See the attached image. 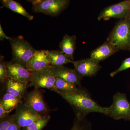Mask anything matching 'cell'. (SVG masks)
<instances>
[{
    "label": "cell",
    "instance_id": "2e32d148",
    "mask_svg": "<svg viewBox=\"0 0 130 130\" xmlns=\"http://www.w3.org/2000/svg\"><path fill=\"white\" fill-rule=\"evenodd\" d=\"M76 37L66 34L64 36L59 45L60 50L71 60H74V56L76 49Z\"/></svg>",
    "mask_w": 130,
    "mask_h": 130
},
{
    "label": "cell",
    "instance_id": "f1b7e54d",
    "mask_svg": "<svg viewBox=\"0 0 130 130\" xmlns=\"http://www.w3.org/2000/svg\"><path fill=\"white\" fill-rule=\"evenodd\" d=\"M26 1L28 2L32 3V5H33V4H35V3L40 1H41V0H26Z\"/></svg>",
    "mask_w": 130,
    "mask_h": 130
},
{
    "label": "cell",
    "instance_id": "d6986e66",
    "mask_svg": "<svg viewBox=\"0 0 130 130\" xmlns=\"http://www.w3.org/2000/svg\"><path fill=\"white\" fill-rule=\"evenodd\" d=\"M22 100L20 98L6 93L1 98L0 103L2 104L6 111L9 113L16 109L19 104L22 101Z\"/></svg>",
    "mask_w": 130,
    "mask_h": 130
},
{
    "label": "cell",
    "instance_id": "83f0119b",
    "mask_svg": "<svg viewBox=\"0 0 130 130\" xmlns=\"http://www.w3.org/2000/svg\"><path fill=\"white\" fill-rule=\"evenodd\" d=\"M21 127L13 122L10 125L7 130H21Z\"/></svg>",
    "mask_w": 130,
    "mask_h": 130
},
{
    "label": "cell",
    "instance_id": "f546056e",
    "mask_svg": "<svg viewBox=\"0 0 130 130\" xmlns=\"http://www.w3.org/2000/svg\"><path fill=\"white\" fill-rule=\"evenodd\" d=\"M129 51H130V47H129Z\"/></svg>",
    "mask_w": 130,
    "mask_h": 130
},
{
    "label": "cell",
    "instance_id": "9a60e30c",
    "mask_svg": "<svg viewBox=\"0 0 130 130\" xmlns=\"http://www.w3.org/2000/svg\"><path fill=\"white\" fill-rule=\"evenodd\" d=\"M119 51L116 47L107 41L91 53L90 58L100 62L107 59Z\"/></svg>",
    "mask_w": 130,
    "mask_h": 130
},
{
    "label": "cell",
    "instance_id": "4316f807",
    "mask_svg": "<svg viewBox=\"0 0 130 130\" xmlns=\"http://www.w3.org/2000/svg\"><path fill=\"white\" fill-rule=\"evenodd\" d=\"M11 37H9L6 35V33L4 32L1 25L0 24V40L3 41L5 40H8L9 41Z\"/></svg>",
    "mask_w": 130,
    "mask_h": 130
},
{
    "label": "cell",
    "instance_id": "30bf717a",
    "mask_svg": "<svg viewBox=\"0 0 130 130\" xmlns=\"http://www.w3.org/2000/svg\"><path fill=\"white\" fill-rule=\"evenodd\" d=\"M100 62L91 59L73 61L74 69L81 77H92L96 74L101 68Z\"/></svg>",
    "mask_w": 130,
    "mask_h": 130
},
{
    "label": "cell",
    "instance_id": "44dd1931",
    "mask_svg": "<svg viewBox=\"0 0 130 130\" xmlns=\"http://www.w3.org/2000/svg\"><path fill=\"white\" fill-rule=\"evenodd\" d=\"M70 130H93L92 125L86 118L75 115L73 124Z\"/></svg>",
    "mask_w": 130,
    "mask_h": 130
},
{
    "label": "cell",
    "instance_id": "3957f363",
    "mask_svg": "<svg viewBox=\"0 0 130 130\" xmlns=\"http://www.w3.org/2000/svg\"><path fill=\"white\" fill-rule=\"evenodd\" d=\"M107 41L119 50H129L130 46V18L120 19L110 32Z\"/></svg>",
    "mask_w": 130,
    "mask_h": 130
},
{
    "label": "cell",
    "instance_id": "5b68a950",
    "mask_svg": "<svg viewBox=\"0 0 130 130\" xmlns=\"http://www.w3.org/2000/svg\"><path fill=\"white\" fill-rule=\"evenodd\" d=\"M71 0H41L32 6V10L36 13H42L57 17L68 7Z\"/></svg>",
    "mask_w": 130,
    "mask_h": 130
},
{
    "label": "cell",
    "instance_id": "d4e9b609",
    "mask_svg": "<svg viewBox=\"0 0 130 130\" xmlns=\"http://www.w3.org/2000/svg\"><path fill=\"white\" fill-rule=\"evenodd\" d=\"M13 122L12 115L0 119V130H7L10 125Z\"/></svg>",
    "mask_w": 130,
    "mask_h": 130
},
{
    "label": "cell",
    "instance_id": "7402d4cb",
    "mask_svg": "<svg viewBox=\"0 0 130 130\" xmlns=\"http://www.w3.org/2000/svg\"><path fill=\"white\" fill-rule=\"evenodd\" d=\"M51 119L50 115L38 119L29 125L22 128L21 130H42L47 125Z\"/></svg>",
    "mask_w": 130,
    "mask_h": 130
},
{
    "label": "cell",
    "instance_id": "ffe728a7",
    "mask_svg": "<svg viewBox=\"0 0 130 130\" xmlns=\"http://www.w3.org/2000/svg\"><path fill=\"white\" fill-rule=\"evenodd\" d=\"M55 85L58 94L60 92L70 93L76 92L80 89L76 85L70 83L57 76H56Z\"/></svg>",
    "mask_w": 130,
    "mask_h": 130
},
{
    "label": "cell",
    "instance_id": "8fae6325",
    "mask_svg": "<svg viewBox=\"0 0 130 130\" xmlns=\"http://www.w3.org/2000/svg\"><path fill=\"white\" fill-rule=\"evenodd\" d=\"M55 75L70 83L77 86L81 85V76L75 69H72L64 66L55 67L50 66L48 67Z\"/></svg>",
    "mask_w": 130,
    "mask_h": 130
},
{
    "label": "cell",
    "instance_id": "4fadbf2b",
    "mask_svg": "<svg viewBox=\"0 0 130 130\" xmlns=\"http://www.w3.org/2000/svg\"><path fill=\"white\" fill-rule=\"evenodd\" d=\"M8 76L18 81L29 82L30 81L31 72L24 67L11 61L6 62Z\"/></svg>",
    "mask_w": 130,
    "mask_h": 130
},
{
    "label": "cell",
    "instance_id": "603a6c76",
    "mask_svg": "<svg viewBox=\"0 0 130 130\" xmlns=\"http://www.w3.org/2000/svg\"><path fill=\"white\" fill-rule=\"evenodd\" d=\"M4 56L0 55V82L3 84L8 77L6 61L4 60Z\"/></svg>",
    "mask_w": 130,
    "mask_h": 130
},
{
    "label": "cell",
    "instance_id": "7c38bea8",
    "mask_svg": "<svg viewBox=\"0 0 130 130\" xmlns=\"http://www.w3.org/2000/svg\"><path fill=\"white\" fill-rule=\"evenodd\" d=\"M50 66V59L46 50H37L28 61L26 68L31 72L47 68Z\"/></svg>",
    "mask_w": 130,
    "mask_h": 130
},
{
    "label": "cell",
    "instance_id": "ac0fdd59",
    "mask_svg": "<svg viewBox=\"0 0 130 130\" xmlns=\"http://www.w3.org/2000/svg\"><path fill=\"white\" fill-rule=\"evenodd\" d=\"M2 6L1 8H7L13 12L21 14L29 20H32L34 17L29 14L20 3L14 0H1Z\"/></svg>",
    "mask_w": 130,
    "mask_h": 130
},
{
    "label": "cell",
    "instance_id": "484cf974",
    "mask_svg": "<svg viewBox=\"0 0 130 130\" xmlns=\"http://www.w3.org/2000/svg\"><path fill=\"white\" fill-rule=\"evenodd\" d=\"M9 115L3 105L2 103H0V119L3 118Z\"/></svg>",
    "mask_w": 130,
    "mask_h": 130
},
{
    "label": "cell",
    "instance_id": "6da1fadb",
    "mask_svg": "<svg viewBox=\"0 0 130 130\" xmlns=\"http://www.w3.org/2000/svg\"><path fill=\"white\" fill-rule=\"evenodd\" d=\"M64 100L72 107L75 115L86 118L91 113H99L108 116V107H103L98 105L90 97L88 92L80 89L76 92L59 93Z\"/></svg>",
    "mask_w": 130,
    "mask_h": 130
},
{
    "label": "cell",
    "instance_id": "8992f818",
    "mask_svg": "<svg viewBox=\"0 0 130 130\" xmlns=\"http://www.w3.org/2000/svg\"><path fill=\"white\" fill-rule=\"evenodd\" d=\"M56 76L48 68L31 72L30 86H34L35 88H46L57 93L55 83Z\"/></svg>",
    "mask_w": 130,
    "mask_h": 130
},
{
    "label": "cell",
    "instance_id": "e0dca14e",
    "mask_svg": "<svg viewBox=\"0 0 130 130\" xmlns=\"http://www.w3.org/2000/svg\"><path fill=\"white\" fill-rule=\"evenodd\" d=\"M46 51L50 59V66H61L68 63H72L73 61L66 56L60 50H47Z\"/></svg>",
    "mask_w": 130,
    "mask_h": 130
},
{
    "label": "cell",
    "instance_id": "52a82bcc",
    "mask_svg": "<svg viewBox=\"0 0 130 130\" xmlns=\"http://www.w3.org/2000/svg\"><path fill=\"white\" fill-rule=\"evenodd\" d=\"M23 99L24 103L41 116L43 117L49 115L51 109L44 100L43 92L42 90L35 88L31 91L26 92Z\"/></svg>",
    "mask_w": 130,
    "mask_h": 130
},
{
    "label": "cell",
    "instance_id": "cb8c5ba5",
    "mask_svg": "<svg viewBox=\"0 0 130 130\" xmlns=\"http://www.w3.org/2000/svg\"><path fill=\"white\" fill-rule=\"evenodd\" d=\"M130 68V57L125 59L118 69L110 73V76L113 77L119 73L125 71Z\"/></svg>",
    "mask_w": 130,
    "mask_h": 130
},
{
    "label": "cell",
    "instance_id": "7a4b0ae2",
    "mask_svg": "<svg viewBox=\"0 0 130 130\" xmlns=\"http://www.w3.org/2000/svg\"><path fill=\"white\" fill-rule=\"evenodd\" d=\"M12 50L11 62L18 63L26 68L27 63L37 52L30 43L22 36L11 37L9 40Z\"/></svg>",
    "mask_w": 130,
    "mask_h": 130
},
{
    "label": "cell",
    "instance_id": "5bb4252c",
    "mask_svg": "<svg viewBox=\"0 0 130 130\" xmlns=\"http://www.w3.org/2000/svg\"><path fill=\"white\" fill-rule=\"evenodd\" d=\"M3 85L6 93L22 99L30 86L28 82L15 80L8 77Z\"/></svg>",
    "mask_w": 130,
    "mask_h": 130
},
{
    "label": "cell",
    "instance_id": "9c48e42d",
    "mask_svg": "<svg viewBox=\"0 0 130 130\" xmlns=\"http://www.w3.org/2000/svg\"><path fill=\"white\" fill-rule=\"evenodd\" d=\"M111 18H130V0H125L105 8L100 12L98 20H107Z\"/></svg>",
    "mask_w": 130,
    "mask_h": 130
},
{
    "label": "cell",
    "instance_id": "ba28073f",
    "mask_svg": "<svg viewBox=\"0 0 130 130\" xmlns=\"http://www.w3.org/2000/svg\"><path fill=\"white\" fill-rule=\"evenodd\" d=\"M15 109V113L12 115L13 121L21 128L29 125L43 117L23 101L19 104Z\"/></svg>",
    "mask_w": 130,
    "mask_h": 130
},
{
    "label": "cell",
    "instance_id": "277c9868",
    "mask_svg": "<svg viewBox=\"0 0 130 130\" xmlns=\"http://www.w3.org/2000/svg\"><path fill=\"white\" fill-rule=\"evenodd\" d=\"M108 116L113 119L130 121V102L124 93L118 92L113 98V102L109 107Z\"/></svg>",
    "mask_w": 130,
    "mask_h": 130
}]
</instances>
